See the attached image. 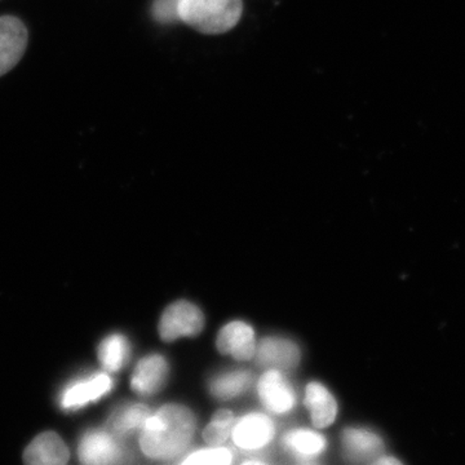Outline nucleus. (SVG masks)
I'll return each mask as SVG.
<instances>
[{"label":"nucleus","instance_id":"obj_5","mask_svg":"<svg viewBox=\"0 0 465 465\" xmlns=\"http://www.w3.org/2000/svg\"><path fill=\"white\" fill-rule=\"evenodd\" d=\"M384 440L371 428L345 425L333 440V457L342 465H367L384 452Z\"/></svg>","mask_w":465,"mask_h":465},{"label":"nucleus","instance_id":"obj_11","mask_svg":"<svg viewBox=\"0 0 465 465\" xmlns=\"http://www.w3.org/2000/svg\"><path fill=\"white\" fill-rule=\"evenodd\" d=\"M114 388V381L105 372L87 376L67 385L61 394V407L64 410L81 409L88 403L96 402L108 396Z\"/></svg>","mask_w":465,"mask_h":465},{"label":"nucleus","instance_id":"obj_3","mask_svg":"<svg viewBox=\"0 0 465 465\" xmlns=\"http://www.w3.org/2000/svg\"><path fill=\"white\" fill-rule=\"evenodd\" d=\"M281 430L282 425L278 419L264 410H247L237 414L229 446L240 457L275 455Z\"/></svg>","mask_w":465,"mask_h":465},{"label":"nucleus","instance_id":"obj_18","mask_svg":"<svg viewBox=\"0 0 465 465\" xmlns=\"http://www.w3.org/2000/svg\"><path fill=\"white\" fill-rule=\"evenodd\" d=\"M237 412L229 407H219L206 423L201 424L200 442L211 446L229 445Z\"/></svg>","mask_w":465,"mask_h":465},{"label":"nucleus","instance_id":"obj_10","mask_svg":"<svg viewBox=\"0 0 465 465\" xmlns=\"http://www.w3.org/2000/svg\"><path fill=\"white\" fill-rule=\"evenodd\" d=\"M29 33L18 17H0V76L7 74L25 54Z\"/></svg>","mask_w":465,"mask_h":465},{"label":"nucleus","instance_id":"obj_1","mask_svg":"<svg viewBox=\"0 0 465 465\" xmlns=\"http://www.w3.org/2000/svg\"><path fill=\"white\" fill-rule=\"evenodd\" d=\"M201 424L186 403H163L152 409L134 437L137 451L149 465H173L200 442Z\"/></svg>","mask_w":465,"mask_h":465},{"label":"nucleus","instance_id":"obj_14","mask_svg":"<svg viewBox=\"0 0 465 465\" xmlns=\"http://www.w3.org/2000/svg\"><path fill=\"white\" fill-rule=\"evenodd\" d=\"M223 354H229L235 360H251L256 354L255 332L249 324L234 321L223 327L216 341Z\"/></svg>","mask_w":465,"mask_h":465},{"label":"nucleus","instance_id":"obj_16","mask_svg":"<svg viewBox=\"0 0 465 465\" xmlns=\"http://www.w3.org/2000/svg\"><path fill=\"white\" fill-rule=\"evenodd\" d=\"M152 412V407L142 402L119 406L110 415L106 428L122 440L134 439Z\"/></svg>","mask_w":465,"mask_h":465},{"label":"nucleus","instance_id":"obj_9","mask_svg":"<svg viewBox=\"0 0 465 465\" xmlns=\"http://www.w3.org/2000/svg\"><path fill=\"white\" fill-rule=\"evenodd\" d=\"M204 317L201 309L189 302H177L162 314L159 335L164 341H173L183 336H195L203 330Z\"/></svg>","mask_w":465,"mask_h":465},{"label":"nucleus","instance_id":"obj_7","mask_svg":"<svg viewBox=\"0 0 465 465\" xmlns=\"http://www.w3.org/2000/svg\"><path fill=\"white\" fill-rule=\"evenodd\" d=\"M78 454L84 465H121L127 459V449L124 440L105 428L85 433Z\"/></svg>","mask_w":465,"mask_h":465},{"label":"nucleus","instance_id":"obj_24","mask_svg":"<svg viewBox=\"0 0 465 465\" xmlns=\"http://www.w3.org/2000/svg\"><path fill=\"white\" fill-rule=\"evenodd\" d=\"M298 465H331V461H322V463H309V464H298Z\"/></svg>","mask_w":465,"mask_h":465},{"label":"nucleus","instance_id":"obj_8","mask_svg":"<svg viewBox=\"0 0 465 465\" xmlns=\"http://www.w3.org/2000/svg\"><path fill=\"white\" fill-rule=\"evenodd\" d=\"M308 423L330 432L339 420L341 406L331 391L320 381L308 382L302 394Z\"/></svg>","mask_w":465,"mask_h":465},{"label":"nucleus","instance_id":"obj_6","mask_svg":"<svg viewBox=\"0 0 465 465\" xmlns=\"http://www.w3.org/2000/svg\"><path fill=\"white\" fill-rule=\"evenodd\" d=\"M256 399L264 411L275 419H286L299 405L298 391L280 370H268L256 382Z\"/></svg>","mask_w":465,"mask_h":465},{"label":"nucleus","instance_id":"obj_22","mask_svg":"<svg viewBox=\"0 0 465 465\" xmlns=\"http://www.w3.org/2000/svg\"><path fill=\"white\" fill-rule=\"evenodd\" d=\"M235 465H286L275 455H256V457H238Z\"/></svg>","mask_w":465,"mask_h":465},{"label":"nucleus","instance_id":"obj_17","mask_svg":"<svg viewBox=\"0 0 465 465\" xmlns=\"http://www.w3.org/2000/svg\"><path fill=\"white\" fill-rule=\"evenodd\" d=\"M253 375L246 370L213 376L208 382V393L217 402L226 403L240 399L250 391Z\"/></svg>","mask_w":465,"mask_h":465},{"label":"nucleus","instance_id":"obj_4","mask_svg":"<svg viewBox=\"0 0 465 465\" xmlns=\"http://www.w3.org/2000/svg\"><path fill=\"white\" fill-rule=\"evenodd\" d=\"M243 12L242 0H180L179 20L202 34L216 35L237 26Z\"/></svg>","mask_w":465,"mask_h":465},{"label":"nucleus","instance_id":"obj_13","mask_svg":"<svg viewBox=\"0 0 465 465\" xmlns=\"http://www.w3.org/2000/svg\"><path fill=\"white\" fill-rule=\"evenodd\" d=\"M255 356L258 365L265 369L290 371L299 365L300 349L293 341L271 336L260 341Z\"/></svg>","mask_w":465,"mask_h":465},{"label":"nucleus","instance_id":"obj_15","mask_svg":"<svg viewBox=\"0 0 465 465\" xmlns=\"http://www.w3.org/2000/svg\"><path fill=\"white\" fill-rule=\"evenodd\" d=\"M70 452L58 434H39L24 452L25 465H66Z\"/></svg>","mask_w":465,"mask_h":465},{"label":"nucleus","instance_id":"obj_23","mask_svg":"<svg viewBox=\"0 0 465 465\" xmlns=\"http://www.w3.org/2000/svg\"><path fill=\"white\" fill-rule=\"evenodd\" d=\"M367 465H403L401 463L399 459L391 457V455H387L382 452L381 455H379L378 458H375L371 463Z\"/></svg>","mask_w":465,"mask_h":465},{"label":"nucleus","instance_id":"obj_19","mask_svg":"<svg viewBox=\"0 0 465 465\" xmlns=\"http://www.w3.org/2000/svg\"><path fill=\"white\" fill-rule=\"evenodd\" d=\"M238 457L232 446L198 442L173 465H235Z\"/></svg>","mask_w":465,"mask_h":465},{"label":"nucleus","instance_id":"obj_2","mask_svg":"<svg viewBox=\"0 0 465 465\" xmlns=\"http://www.w3.org/2000/svg\"><path fill=\"white\" fill-rule=\"evenodd\" d=\"M275 457L280 458L286 465L331 461V433L318 430L309 423L282 427L275 448Z\"/></svg>","mask_w":465,"mask_h":465},{"label":"nucleus","instance_id":"obj_21","mask_svg":"<svg viewBox=\"0 0 465 465\" xmlns=\"http://www.w3.org/2000/svg\"><path fill=\"white\" fill-rule=\"evenodd\" d=\"M180 0H154L152 5L153 18L162 25H170L179 20L177 8Z\"/></svg>","mask_w":465,"mask_h":465},{"label":"nucleus","instance_id":"obj_12","mask_svg":"<svg viewBox=\"0 0 465 465\" xmlns=\"http://www.w3.org/2000/svg\"><path fill=\"white\" fill-rule=\"evenodd\" d=\"M168 363L159 354L143 358L131 378V390L140 397H153L161 393L168 381Z\"/></svg>","mask_w":465,"mask_h":465},{"label":"nucleus","instance_id":"obj_20","mask_svg":"<svg viewBox=\"0 0 465 465\" xmlns=\"http://www.w3.org/2000/svg\"><path fill=\"white\" fill-rule=\"evenodd\" d=\"M101 366L106 372H118L124 369L130 356V345L121 333H113L101 341L99 351Z\"/></svg>","mask_w":465,"mask_h":465}]
</instances>
